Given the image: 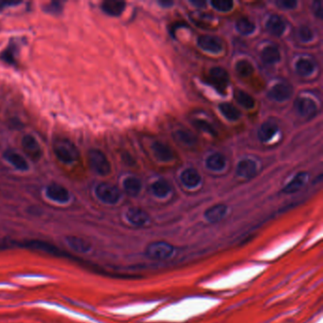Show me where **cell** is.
<instances>
[{
	"mask_svg": "<svg viewBox=\"0 0 323 323\" xmlns=\"http://www.w3.org/2000/svg\"><path fill=\"white\" fill-rule=\"evenodd\" d=\"M308 178L307 172H300L296 175L294 179L289 182L282 190V192L285 193H294L298 192L305 183L306 179Z\"/></svg>",
	"mask_w": 323,
	"mask_h": 323,
	"instance_id": "7402d4cb",
	"label": "cell"
},
{
	"mask_svg": "<svg viewBox=\"0 0 323 323\" xmlns=\"http://www.w3.org/2000/svg\"><path fill=\"white\" fill-rule=\"evenodd\" d=\"M124 191L130 196H137L141 190V182L136 178H128L124 182Z\"/></svg>",
	"mask_w": 323,
	"mask_h": 323,
	"instance_id": "cb8c5ba5",
	"label": "cell"
},
{
	"mask_svg": "<svg viewBox=\"0 0 323 323\" xmlns=\"http://www.w3.org/2000/svg\"><path fill=\"white\" fill-rule=\"evenodd\" d=\"M67 243L69 248L74 250L77 253H86L91 249L90 242L81 237L77 236H69L67 238Z\"/></svg>",
	"mask_w": 323,
	"mask_h": 323,
	"instance_id": "9a60e30c",
	"label": "cell"
},
{
	"mask_svg": "<svg viewBox=\"0 0 323 323\" xmlns=\"http://www.w3.org/2000/svg\"><path fill=\"white\" fill-rule=\"evenodd\" d=\"M46 194L48 198L58 203H67L69 200V193L66 188L59 184H50L48 186Z\"/></svg>",
	"mask_w": 323,
	"mask_h": 323,
	"instance_id": "30bf717a",
	"label": "cell"
},
{
	"mask_svg": "<svg viewBox=\"0 0 323 323\" xmlns=\"http://www.w3.org/2000/svg\"><path fill=\"white\" fill-rule=\"evenodd\" d=\"M173 251L174 248L171 244L163 241H158L153 242L147 246L145 249V254L152 260L163 261L170 258L173 254Z\"/></svg>",
	"mask_w": 323,
	"mask_h": 323,
	"instance_id": "7a4b0ae2",
	"label": "cell"
},
{
	"mask_svg": "<svg viewBox=\"0 0 323 323\" xmlns=\"http://www.w3.org/2000/svg\"><path fill=\"white\" fill-rule=\"evenodd\" d=\"M149 215L143 210L139 208H131L126 213V219L127 221L137 227L144 226L149 222Z\"/></svg>",
	"mask_w": 323,
	"mask_h": 323,
	"instance_id": "8fae6325",
	"label": "cell"
},
{
	"mask_svg": "<svg viewBox=\"0 0 323 323\" xmlns=\"http://www.w3.org/2000/svg\"><path fill=\"white\" fill-rule=\"evenodd\" d=\"M13 4H16L15 2H5V1H0V11H2L5 6L7 5H13Z\"/></svg>",
	"mask_w": 323,
	"mask_h": 323,
	"instance_id": "74e56055",
	"label": "cell"
},
{
	"mask_svg": "<svg viewBox=\"0 0 323 323\" xmlns=\"http://www.w3.org/2000/svg\"><path fill=\"white\" fill-rule=\"evenodd\" d=\"M285 23L282 20V17L273 14L268 18L267 22V28L268 32L274 36H281L285 31Z\"/></svg>",
	"mask_w": 323,
	"mask_h": 323,
	"instance_id": "5bb4252c",
	"label": "cell"
},
{
	"mask_svg": "<svg viewBox=\"0 0 323 323\" xmlns=\"http://www.w3.org/2000/svg\"><path fill=\"white\" fill-rule=\"evenodd\" d=\"M278 130L279 127L275 123L267 122L261 124L260 129L258 131V138L262 142H267L275 136Z\"/></svg>",
	"mask_w": 323,
	"mask_h": 323,
	"instance_id": "e0dca14e",
	"label": "cell"
},
{
	"mask_svg": "<svg viewBox=\"0 0 323 323\" xmlns=\"http://www.w3.org/2000/svg\"><path fill=\"white\" fill-rule=\"evenodd\" d=\"M206 165L210 170L221 171L226 166V158L220 153H215L207 158Z\"/></svg>",
	"mask_w": 323,
	"mask_h": 323,
	"instance_id": "603a6c76",
	"label": "cell"
},
{
	"mask_svg": "<svg viewBox=\"0 0 323 323\" xmlns=\"http://www.w3.org/2000/svg\"><path fill=\"white\" fill-rule=\"evenodd\" d=\"M22 146L30 158L38 160L42 157L41 147L35 137L27 135L22 139Z\"/></svg>",
	"mask_w": 323,
	"mask_h": 323,
	"instance_id": "9c48e42d",
	"label": "cell"
},
{
	"mask_svg": "<svg viewBox=\"0 0 323 323\" xmlns=\"http://www.w3.org/2000/svg\"><path fill=\"white\" fill-rule=\"evenodd\" d=\"M4 158L8 162H10L12 165H14L18 170L27 171L28 169L27 160L17 153H14V151H6L4 153Z\"/></svg>",
	"mask_w": 323,
	"mask_h": 323,
	"instance_id": "ffe728a7",
	"label": "cell"
},
{
	"mask_svg": "<svg viewBox=\"0 0 323 323\" xmlns=\"http://www.w3.org/2000/svg\"><path fill=\"white\" fill-rule=\"evenodd\" d=\"M152 191L158 197H165L171 192V186L163 179H159L152 185Z\"/></svg>",
	"mask_w": 323,
	"mask_h": 323,
	"instance_id": "484cf974",
	"label": "cell"
},
{
	"mask_svg": "<svg viewBox=\"0 0 323 323\" xmlns=\"http://www.w3.org/2000/svg\"><path fill=\"white\" fill-rule=\"evenodd\" d=\"M211 4L213 7L219 12H229L233 8V1L231 0H214Z\"/></svg>",
	"mask_w": 323,
	"mask_h": 323,
	"instance_id": "d6a6232c",
	"label": "cell"
},
{
	"mask_svg": "<svg viewBox=\"0 0 323 323\" xmlns=\"http://www.w3.org/2000/svg\"><path fill=\"white\" fill-rule=\"evenodd\" d=\"M236 72L238 75L243 77V78H248L250 75L253 74L254 72V68L252 66V64L248 62L247 60H241L236 64Z\"/></svg>",
	"mask_w": 323,
	"mask_h": 323,
	"instance_id": "4dcf8cb0",
	"label": "cell"
},
{
	"mask_svg": "<svg viewBox=\"0 0 323 323\" xmlns=\"http://www.w3.org/2000/svg\"><path fill=\"white\" fill-rule=\"evenodd\" d=\"M278 4L283 9H294L297 6L298 2L293 0H282V1H279Z\"/></svg>",
	"mask_w": 323,
	"mask_h": 323,
	"instance_id": "8d00e7d4",
	"label": "cell"
},
{
	"mask_svg": "<svg viewBox=\"0 0 323 323\" xmlns=\"http://www.w3.org/2000/svg\"><path fill=\"white\" fill-rule=\"evenodd\" d=\"M97 197L105 204L114 205L121 199V192L115 185L103 182L97 186L95 190Z\"/></svg>",
	"mask_w": 323,
	"mask_h": 323,
	"instance_id": "277c9868",
	"label": "cell"
},
{
	"mask_svg": "<svg viewBox=\"0 0 323 323\" xmlns=\"http://www.w3.org/2000/svg\"><path fill=\"white\" fill-rule=\"evenodd\" d=\"M296 70L299 75L306 77L309 76L315 70V65L308 59H300L296 65Z\"/></svg>",
	"mask_w": 323,
	"mask_h": 323,
	"instance_id": "4316f807",
	"label": "cell"
},
{
	"mask_svg": "<svg viewBox=\"0 0 323 323\" xmlns=\"http://www.w3.org/2000/svg\"><path fill=\"white\" fill-rule=\"evenodd\" d=\"M125 5L126 4L124 1L107 0L102 4V9L105 14H109L111 16H119L123 14Z\"/></svg>",
	"mask_w": 323,
	"mask_h": 323,
	"instance_id": "ac0fdd59",
	"label": "cell"
},
{
	"mask_svg": "<svg viewBox=\"0 0 323 323\" xmlns=\"http://www.w3.org/2000/svg\"><path fill=\"white\" fill-rule=\"evenodd\" d=\"M152 150L156 158L162 162H169L173 158L172 149L160 141H156L152 145Z\"/></svg>",
	"mask_w": 323,
	"mask_h": 323,
	"instance_id": "7c38bea8",
	"label": "cell"
},
{
	"mask_svg": "<svg viewBox=\"0 0 323 323\" xmlns=\"http://www.w3.org/2000/svg\"><path fill=\"white\" fill-rule=\"evenodd\" d=\"M208 82L218 92L224 94L226 93L228 85L229 76L227 70L223 68H213L209 72Z\"/></svg>",
	"mask_w": 323,
	"mask_h": 323,
	"instance_id": "5b68a950",
	"label": "cell"
},
{
	"mask_svg": "<svg viewBox=\"0 0 323 323\" xmlns=\"http://www.w3.org/2000/svg\"><path fill=\"white\" fill-rule=\"evenodd\" d=\"M219 109L224 117L229 121H237L241 117L240 111L238 110L232 104L228 103H221Z\"/></svg>",
	"mask_w": 323,
	"mask_h": 323,
	"instance_id": "83f0119b",
	"label": "cell"
},
{
	"mask_svg": "<svg viewBox=\"0 0 323 323\" xmlns=\"http://www.w3.org/2000/svg\"><path fill=\"white\" fill-rule=\"evenodd\" d=\"M293 94V89L287 83H278L274 85L268 93V96L277 102L288 100Z\"/></svg>",
	"mask_w": 323,
	"mask_h": 323,
	"instance_id": "ba28073f",
	"label": "cell"
},
{
	"mask_svg": "<svg viewBox=\"0 0 323 323\" xmlns=\"http://www.w3.org/2000/svg\"><path fill=\"white\" fill-rule=\"evenodd\" d=\"M227 213V207L224 204H217L211 207L205 212V218L210 223L220 222Z\"/></svg>",
	"mask_w": 323,
	"mask_h": 323,
	"instance_id": "4fadbf2b",
	"label": "cell"
},
{
	"mask_svg": "<svg viewBox=\"0 0 323 323\" xmlns=\"http://www.w3.org/2000/svg\"><path fill=\"white\" fill-rule=\"evenodd\" d=\"M193 125L198 128L199 130L205 132L207 134H210L213 137H216L217 136V132L214 129L213 125L211 124H209L206 121L204 120H194L193 121Z\"/></svg>",
	"mask_w": 323,
	"mask_h": 323,
	"instance_id": "1f68e13d",
	"label": "cell"
},
{
	"mask_svg": "<svg viewBox=\"0 0 323 323\" xmlns=\"http://www.w3.org/2000/svg\"><path fill=\"white\" fill-rule=\"evenodd\" d=\"M298 35L299 38L303 42L311 41L314 37V34L312 32V30L307 27V26H302L298 31Z\"/></svg>",
	"mask_w": 323,
	"mask_h": 323,
	"instance_id": "836d02e7",
	"label": "cell"
},
{
	"mask_svg": "<svg viewBox=\"0 0 323 323\" xmlns=\"http://www.w3.org/2000/svg\"><path fill=\"white\" fill-rule=\"evenodd\" d=\"M56 157L64 163H72L79 158V151L73 142L68 138H57L53 143Z\"/></svg>",
	"mask_w": 323,
	"mask_h": 323,
	"instance_id": "6da1fadb",
	"label": "cell"
},
{
	"mask_svg": "<svg viewBox=\"0 0 323 323\" xmlns=\"http://www.w3.org/2000/svg\"><path fill=\"white\" fill-rule=\"evenodd\" d=\"M174 138L182 144L192 146L195 144L196 138L191 132L186 130H178L174 133Z\"/></svg>",
	"mask_w": 323,
	"mask_h": 323,
	"instance_id": "f546056e",
	"label": "cell"
},
{
	"mask_svg": "<svg viewBox=\"0 0 323 323\" xmlns=\"http://www.w3.org/2000/svg\"><path fill=\"white\" fill-rule=\"evenodd\" d=\"M257 171V166L253 160L251 159H244L241 160L237 165V174L241 178L250 179L254 177Z\"/></svg>",
	"mask_w": 323,
	"mask_h": 323,
	"instance_id": "2e32d148",
	"label": "cell"
},
{
	"mask_svg": "<svg viewBox=\"0 0 323 323\" xmlns=\"http://www.w3.org/2000/svg\"><path fill=\"white\" fill-rule=\"evenodd\" d=\"M1 58H2L5 62L9 63V64H14V61H15V60H14V51H13L11 48H8L5 51L2 52Z\"/></svg>",
	"mask_w": 323,
	"mask_h": 323,
	"instance_id": "e575fe53",
	"label": "cell"
},
{
	"mask_svg": "<svg viewBox=\"0 0 323 323\" xmlns=\"http://www.w3.org/2000/svg\"><path fill=\"white\" fill-rule=\"evenodd\" d=\"M234 98L237 103L247 109H251L254 107V99L243 90H235Z\"/></svg>",
	"mask_w": 323,
	"mask_h": 323,
	"instance_id": "d4e9b609",
	"label": "cell"
},
{
	"mask_svg": "<svg viewBox=\"0 0 323 323\" xmlns=\"http://www.w3.org/2000/svg\"><path fill=\"white\" fill-rule=\"evenodd\" d=\"M197 44L202 49L213 53H219L223 49L222 40L213 35H201L198 37Z\"/></svg>",
	"mask_w": 323,
	"mask_h": 323,
	"instance_id": "8992f818",
	"label": "cell"
},
{
	"mask_svg": "<svg viewBox=\"0 0 323 323\" xmlns=\"http://www.w3.org/2000/svg\"><path fill=\"white\" fill-rule=\"evenodd\" d=\"M313 11H314L315 15L317 16L318 18H322V2H321V1H316V2H314V3H313Z\"/></svg>",
	"mask_w": 323,
	"mask_h": 323,
	"instance_id": "d590c367",
	"label": "cell"
},
{
	"mask_svg": "<svg viewBox=\"0 0 323 323\" xmlns=\"http://www.w3.org/2000/svg\"><path fill=\"white\" fill-rule=\"evenodd\" d=\"M192 3H193V5H196V6H203V5H205V2H202V1H192Z\"/></svg>",
	"mask_w": 323,
	"mask_h": 323,
	"instance_id": "f35d334b",
	"label": "cell"
},
{
	"mask_svg": "<svg viewBox=\"0 0 323 323\" xmlns=\"http://www.w3.org/2000/svg\"><path fill=\"white\" fill-rule=\"evenodd\" d=\"M160 4L163 5V6H166V5H172V2H171V1H164V2H160Z\"/></svg>",
	"mask_w": 323,
	"mask_h": 323,
	"instance_id": "ab89813d",
	"label": "cell"
},
{
	"mask_svg": "<svg viewBox=\"0 0 323 323\" xmlns=\"http://www.w3.org/2000/svg\"><path fill=\"white\" fill-rule=\"evenodd\" d=\"M295 108L297 112L303 118H312L316 115V104L312 99L309 98H299L295 102Z\"/></svg>",
	"mask_w": 323,
	"mask_h": 323,
	"instance_id": "52a82bcc",
	"label": "cell"
},
{
	"mask_svg": "<svg viewBox=\"0 0 323 323\" xmlns=\"http://www.w3.org/2000/svg\"><path fill=\"white\" fill-rule=\"evenodd\" d=\"M180 179L184 185L189 188H194L198 186L201 182V177L199 172H197L195 169L189 168L181 173Z\"/></svg>",
	"mask_w": 323,
	"mask_h": 323,
	"instance_id": "d6986e66",
	"label": "cell"
},
{
	"mask_svg": "<svg viewBox=\"0 0 323 323\" xmlns=\"http://www.w3.org/2000/svg\"><path fill=\"white\" fill-rule=\"evenodd\" d=\"M236 28L241 35H249L253 34L255 31L254 23L247 17H241L236 22Z\"/></svg>",
	"mask_w": 323,
	"mask_h": 323,
	"instance_id": "f1b7e54d",
	"label": "cell"
},
{
	"mask_svg": "<svg viewBox=\"0 0 323 323\" xmlns=\"http://www.w3.org/2000/svg\"><path fill=\"white\" fill-rule=\"evenodd\" d=\"M262 62L267 65H273L279 62L281 59V53L277 47L268 46L262 49L261 54Z\"/></svg>",
	"mask_w": 323,
	"mask_h": 323,
	"instance_id": "44dd1931",
	"label": "cell"
},
{
	"mask_svg": "<svg viewBox=\"0 0 323 323\" xmlns=\"http://www.w3.org/2000/svg\"><path fill=\"white\" fill-rule=\"evenodd\" d=\"M90 167L94 172L101 175H107L111 172L110 162L103 152L92 149L89 153Z\"/></svg>",
	"mask_w": 323,
	"mask_h": 323,
	"instance_id": "3957f363",
	"label": "cell"
}]
</instances>
